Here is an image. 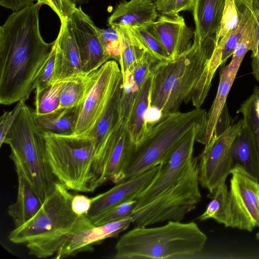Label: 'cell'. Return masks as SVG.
<instances>
[{
    "label": "cell",
    "instance_id": "obj_1",
    "mask_svg": "<svg viewBox=\"0 0 259 259\" xmlns=\"http://www.w3.org/2000/svg\"><path fill=\"white\" fill-rule=\"evenodd\" d=\"M42 5L32 3L10 15L0 27V103L28 98L55 43L45 41L39 27Z\"/></svg>",
    "mask_w": 259,
    "mask_h": 259
},
{
    "label": "cell",
    "instance_id": "obj_2",
    "mask_svg": "<svg viewBox=\"0 0 259 259\" xmlns=\"http://www.w3.org/2000/svg\"><path fill=\"white\" fill-rule=\"evenodd\" d=\"M215 48L214 44L194 40L176 59L153 66L149 107L160 113V120L179 111L183 104L191 103L195 108H201L214 75L222 65Z\"/></svg>",
    "mask_w": 259,
    "mask_h": 259
},
{
    "label": "cell",
    "instance_id": "obj_3",
    "mask_svg": "<svg viewBox=\"0 0 259 259\" xmlns=\"http://www.w3.org/2000/svg\"><path fill=\"white\" fill-rule=\"evenodd\" d=\"M73 195L58 182L35 215L10 232L9 241L25 245L28 253L37 258L55 255L69 237L94 226L87 215L73 211Z\"/></svg>",
    "mask_w": 259,
    "mask_h": 259
},
{
    "label": "cell",
    "instance_id": "obj_4",
    "mask_svg": "<svg viewBox=\"0 0 259 259\" xmlns=\"http://www.w3.org/2000/svg\"><path fill=\"white\" fill-rule=\"evenodd\" d=\"M206 241V235L194 222L170 221L160 227H135L117 242L114 258L184 257L200 253Z\"/></svg>",
    "mask_w": 259,
    "mask_h": 259
},
{
    "label": "cell",
    "instance_id": "obj_5",
    "mask_svg": "<svg viewBox=\"0 0 259 259\" xmlns=\"http://www.w3.org/2000/svg\"><path fill=\"white\" fill-rule=\"evenodd\" d=\"M3 144L10 146V158L16 171L23 174L43 203L58 181L49 164L43 133L35 124L33 111L25 103Z\"/></svg>",
    "mask_w": 259,
    "mask_h": 259
},
{
    "label": "cell",
    "instance_id": "obj_6",
    "mask_svg": "<svg viewBox=\"0 0 259 259\" xmlns=\"http://www.w3.org/2000/svg\"><path fill=\"white\" fill-rule=\"evenodd\" d=\"M42 133L49 164L57 181L69 190L91 192L95 139L84 134Z\"/></svg>",
    "mask_w": 259,
    "mask_h": 259
},
{
    "label": "cell",
    "instance_id": "obj_7",
    "mask_svg": "<svg viewBox=\"0 0 259 259\" xmlns=\"http://www.w3.org/2000/svg\"><path fill=\"white\" fill-rule=\"evenodd\" d=\"M206 114L201 108L186 112L178 111L150 127L142 142L136 147L123 181L161 163L189 132L201 125Z\"/></svg>",
    "mask_w": 259,
    "mask_h": 259
},
{
    "label": "cell",
    "instance_id": "obj_8",
    "mask_svg": "<svg viewBox=\"0 0 259 259\" xmlns=\"http://www.w3.org/2000/svg\"><path fill=\"white\" fill-rule=\"evenodd\" d=\"M201 199L196 157L175 185L149 205L132 213V224L135 227H147L165 221H181L196 208Z\"/></svg>",
    "mask_w": 259,
    "mask_h": 259
},
{
    "label": "cell",
    "instance_id": "obj_9",
    "mask_svg": "<svg viewBox=\"0 0 259 259\" xmlns=\"http://www.w3.org/2000/svg\"><path fill=\"white\" fill-rule=\"evenodd\" d=\"M136 148L125 122L121 119L95 153L92 192L107 182L123 181L124 173Z\"/></svg>",
    "mask_w": 259,
    "mask_h": 259
},
{
    "label": "cell",
    "instance_id": "obj_10",
    "mask_svg": "<svg viewBox=\"0 0 259 259\" xmlns=\"http://www.w3.org/2000/svg\"><path fill=\"white\" fill-rule=\"evenodd\" d=\"M199 127L189 132L159 164L153 180L136 198L137 205L132 213L142 210L157 199L190 168L196 157L193 155L194 145Z\"/></svg>",
    "mask_w": 259,
    "mask_h": 259
},
{
    "label": "cell",
    "instance_id": "obj_11",
    "mask_svg": "<svg viewBox=\"0 0 259 259\" xmlns=\"http://www.w3.org/2000/svg\"><path fill=\"white\" fill-rule=\"evenodd\" d=\"M230 174L228 227L252 232L259 228V181L237 163Z\"/></svg>",
    "mask_w": 259,
    "mask_h": 259
},
{
    "label": "cell",
    "instance_id": "obj_12",
    "mask_svg": "<svg viewBox=\"0 0 259 259\" xmlns=\"http://www.w3.org/2000/svg\"><path fill=\"white\" fill-rule=\"evenodd\" d=\"M243 123V118L230 125L204 148L198 157V180L203 188L212 193L224 183L234 165L231 146Z\"/></svg>",
    "mask_w": 259,
    "mask_h": 259
},
{
    "label": "cell",
    "instance_id": "obj_13",
    "mask_svg": "<svg viewBox=\"0 0 259 259\" xmlns=\"http://www.w3.org/2000/svg\"><path fill=\"white\" fill-rule=\"evenodd\" d=\"M121 77L119 65L114 60L108 61L92 72L90 86L80 104L74 134H84L93 127Z\"/></svg>",
    "mask_w": 259,
    "mask_h": 259
},
{
    "label": "cell",
    "instance_id": "obj_14",
    "mask_svg": "<svg viewBox=\"0 0 259 259\" xmlns=\"http://www.w3.org/2000/svg\"><path fill=\"white\" fill-rule=\"evenodd\" d=\"M70 19L80 54L82 72L90 74L111 59L100 41L97 27L81 7L76 8Z\"/></svg>",
    "mask_w": 259,
    "mask_h": 259
},
{
    "label": "cell",
    "instance_id": "obj_15",
    "mask_svg": "<svg viewBox=\"0 0 259 259\" xmlns=\"http://www.w3.org/2000/svg\"><path fill=\"white\" fill-rule=\"evenodd\" d=\"M159 166L115 184L107 191L94 197L87 217L92 222L109 209L126 201L135 199L153 180Z\"/></svg>",
    "mask_w": 259,
    "mask_h": 259
},
{
    "label": "cell",
    "instance_id": "obj_16",
    "mask_svg": "<svg viewBox=\"0 0 259 259\" xmlns=\"http://www.w3.org/2000/svg\"><path fill=\"white\" fill-rule=\"evenodd\" d=\"M148 28L158 39L171 60L176 59L188 49L194 36V32L179 14L160 13Z\"/></svg>",
    "mask_w": 259,
    "mask_h": 259
},
{
    "label": "cell",
    "instance_id": "obj_17",
    "mask_svg": "<svg viewBox=\"0 0 259 259\" xmlns=\"http://www.w3.org/2000/svg\"><path fill=\"white\" fill-rule=\"evenodd\" d=\"M131 224L130 216L77 232L68 238L54 258L62 259L82 251H90L94 244L107 238L117 237Z\"/></svg>",
    "mask_w": 259,
    "mask_h": 259
},
{
    "label": "cell",
    "instance_id": "obj_18",
    "mask_svg": "<svg viewBox=\"0 0 259 259\" xmlns=\"http://www.w3.org/2000/svg\"><path fill=\"white\" fill-rule=\"evenodd\" d=\"M55 40V82L83 73L70 18L61 21L59 33Z\"/></svg>",
    "mask_w": 259,
    "mask_h": 259
},
{
    "label": "cell",
    "instance_id": "obj_19",
    "mask_svg": "<svg viewBox=\"0 0 259 259\" xmlns=\"http://www.w3.org/2000/svg\"><path fill=\"white\" fill-rule=\"evenodd\" d=\"M239 69L228 64L220 71L219 84L214 100L199 128L196 141L206 145L218 135L219 122L226 106V100Z\"/></svg>",
    "mask_w": 259,
    "mask_h": 259
},
{
    "label": "cell",
    "instance_id": "obj_20",
    "mask_svg": "<svg viewBox=\"0 0 259 259\" xmlns=\"http://www.w3.org/2000/svg\"><path fill=\"white\" fill-rule=\"evenodd\" d=\"M157 6L153 0L121 2L108 19L113 27H148L157 19Z\"/></svg>",
    "mask_w": 259,
    "mask_h": 259
},
{
    "label": "cell",
    "instance_id": "obj_21",
    "mask_svg": "<svg viewBox=\"0 0 259 259\" xmlns=\"http://www.w3.org/2000/svg\"><path fill=\"white\" fill-rule=\"evenodd\" d=\"M226 0H195L192 9L195 23L194 40L200 44L214 43Z\"/></svg>",
    "mask_w": 259,
    "mask_h": 259
},
{
    "label": "cell",
    "instance_id": "obj_22",
    "mask_svg": "<svg viewBox=\"0 0 259 259\" xmlns=\"http://www.w3.org/2000/svg\"><path fill=\"white\" fill-rule=\"evenodd\" d=\"M18 191L16 201L9 205L8 213L12 219L15 228H18L33 218L43 203L23 174L16 171Z\"/></svg>",
    "mask_w": 259,
    "mask_h": 259
},
{
    "label": "cell",
    "instance_id": "obj_23",
    "mask_svg": "<svg viewBox=\"0 0 259 259\" xmlns=\"http://www.w3.org/2000/svg\"><path fill=\"white\" fill-rule=\"evenodd\" d=\"M122 82L121 77L94 125L90 130L83 134L95 139L96 152L102 146L110 132L121 120L120 114V100Z\"/></svg>",
    "mask_w": 259,
    "mask_h": 259
},
{
    "label": "cell",
    "instance_id": "obj_24",
    "mask_svg": "<svg viewBox=\"0 0 259 259\" xmlns=\"http://www.w3.org/2000/svg\"><path fill=\"white\" fill-rule=\"evenodd\" d=\"M233 164L242 166L259 181V169L252 132L244 121L234 140L231 148Z\"/></svg>",
    "mask_w": 259,
    "mask_h": 259
},
{
    "label": "cell",
    "instance_id": "obj_25",
    "mask_svg": "<svg viewBox=\"0 0 259 259\" xmlns=\"http://www.w3.org/2000/svg\"><path fill=\"white\" fill-rule=\"evenodd\" d=\"M151 80L150 74L141 88L130 115L125 122L131 139L136 147L142 142L149 129L146 116L149 107Z\"/></svg>",
    "mask_w": 259,
    "mask_h": 259
},
{
    "label": "cell",
    "instance_id": "obj_26",
    "mask_svg": "<svg viewBox=\"0 0 259 259\" xmlns=\"http://www.w3.org/2000/svg\"><path fill=\"white\" fill-rule=\"evenodd\" d=\"M80 109V104L71 108H60L46 115H33L34 121L37 127L42 133L57 135L73 134Z\"/></svg>",
    "mask_w": 259,
    "mask_h": 259
},
{
    "label": "cell",
    "instance_id": "obj_27",
    "mask_svg": "<svg viewBox=\"0 0 259 259\" xmlns=\"http://www.w3.org/2000/svg\"><path fill=\"white\" fill-rule=\"evenodd\" d=\"M92 73H82L62 81L59 92L60 108H71L82 103L91 84Z\"/></svg>",
    "mask_w": 259,
    "mask_h": 259
},
{
    "label": "cell",
    "instance_id": "obj_28",
    "mask_svg": "<svg viewBox=\"0 0 259 259\" xmlns=\"http://www.w3.org/2000/svg\"><path fill=\"white\" fill-rule=\"evenodd\" d=\"M120 37L119 65L122 79L134 68L146 52L136 40L131 28L115 27Z\"/></svg>",
    "mask_w": 259,
    "mask_h": 259
},
{
    "label": "cell",
    "instance_id": "obj_29",
    "mask_svg": "<svg viewBox=\"0 0 259 259\" xmlns=\"http://www.w3.org/2000/svg\"><path fill=\"white\" fill-rule=\"evenodd\" d=\"M207 197L211 200L207 205L205 211L196 220L200 222L212 219L218 223L228 227L229 213V190L225 182L221 184Z\"/></svg>",
    "mask_w": 259,
    "mask_h": 259
},
{
    "label": "cell",
    "instance_id": "obj_30",
    "mask_svg": "<svg viewBox=\"0 0 259 259\" xmlns=\"http://www.w3.org/2000/svg\"><path fill=\"white\" fill-rule=\"evenodd\" d=\"M61 82H55L42 89L35 90L34 116L46 115L60 108L59 92Z\"/></svg>",
    "mask_w": 259,
    "mask_h": 259
},
{
    "label": "cell",
    "instance_id": "obj_31",
    "mask_svg": "<svg viewBox=\"0 0 259 259\" xmlns=\"http://www.w3.org/2000/svg\"><path fill=\"white\" fill-rule=\"evenodd\" d=\"M132 32L141 48L157 61L171 60L164 48L148 27L131 28Z\"/></svg>",
    "mask_w": 259,
    "mask_h": 259
},
{
    "label": "cell",
    "instance_id": "obj_32",
    "mask_svg": "<svg viewBox=\"0 0 259 259\" xmlns=\"http://www.w3.org/2000/svg\"><path fill=\"white\" fill-rule=\"evenodd\" d=\"M239 19L235 0H226L220 27L215 36V46L224 44L232 31L238 26Z\"/></svg>",
    "mask_w": 259,
    "mask_h": 259
},
{
    "label": "cell",
    "instance_id": "obj_33",
    "mask_svg": "<svg viewBox=\"0 0 259 259\" xmlns=\"http://www.w3.org/2000/svg\"><path fill=\"white\" fill-rule=\"evenodd\" d=\"M97 31L104 50L111 60L118 63L120 58V37L116 28L110 27L101 29L97 27Z\"/></svg>",
    "mask_w": 259,
    "mask_h": 259
},
{
    "label": "cell",
    "instance_id": "obj_34",
    "mask_svg": "<svg viewBox=\"0 0 259 259\" xmlns=\"http://www.w3.org/2000/svg\"><path fill=\"white\" fill-rule=\"evenodd\" d=\"M136 205V199L124 202L105 211L92 223L94 226H99L130 217Z\"/></svg>",
    "mask_w": 259,
    "mask_h": 259
},
{
    "label": "cell",
    "instance_id": "obj_35",
    "mask_svg": "<svg viewBox=\"0 0 259 259\" xmlns=\"http://www.w3.org/2000/svg\"><path fill=\"white\" fill-rule=\"evenodd\" d=\"M254 38V22L246 30L236 46L233 53L232 60L229 64L230 66L239 69L246 53L252 49Z\"/></svg>",
    "mask_w": 259,
    "mask_h": 259
},
{
    "label": "cell",
    "instance_id": "obj_36",
    "mask_svg": "<svg viewBox=\"0 0 259 259\" xmlns=\"http://www.w3.org/2000/svg\"><path fill=\"white\" fill-rule=\"evenodd\" d=\"M55 43L47 62L35 81L34 84L35 90L42 89L55 82L54 74L56 59Z\"/></svg>",
    "mask_w": 259,
    "mask_h": 259
},
{
    "label": "cell",
    "instance_id": "obj_37",
    "mask_svg": "<svg viewBox=\"0 0 259 259\" xmlns=\"http://www.w3.org/2000/svg\"><path fill=\"white\" fill-rule=\"evenodd\" d=\"M254 20V38L251 51L252 74L259 81V1L254 0L253 3Z\"/></svg>",
    "mask_w": 259,
    "mask_h": 259
},
{
    "label": "cell",
    "instance_id": "obj_38",
    "mask_svg": "<svg viewBox=\"0 0 259 259\" xmlns=\"http://www.w3.org/2000/svg\"><path fill=\"white\" fill-rule=\"evenodd\" d=\"M37 2L49 6L58 15L60 21L70 18L77 8L72 0H38Z\"/></svg>",
    "mask_w": 259,
    "mask_h": 259
},
{
    "label": "cell",
    "instance_id": "obj_39",
    "mask_svg": "<svg viewBox=\"0 0 259 259\" xmlns=\"http://www.w3.org/2000/svg\"><path fill=\"white\" fill-rule=\"evenodd\" d=\"M28 98H24L17 102L15 108L10 111H5L0 118V146L2 147L4 141L12 125L16 120L22 106Z\"/></svg>",
    "mask_w": 259,
    "mask_h": 259
},
{
    "label": "cell",
    "instance_id": "obj_40",
    "mask_svg": "<svg viewBox=\"0 0 259 259\" xmlns=\"http://www.w3.org/2000/svg\"><path fill=\"white\" fill-rule=\"evenodd\" d=\"M94 200V197L90 198L84 195H73L71 200L72 209L78 215H87Z\"/></svg>",
    "mask_w": 259,
    "mask_h": 259
},
{
    "label": "cell",
    "instance_id": "obj_41",
    "mask_svg": "<svg viewBox=\"0 0 259 259\" xmlns=\"http://www.w3.org/2000/svg\"><path fill=\"white\" fill-rule=\"evenodd\" d=\"M195 0H170L164 10L165 14H176L184 11L192 10Z\"/></svg>",
    "mask_w": 259,
    "mask_h": 259
},
{
    "label": "cell",
    "instance_id": "obj_42",
    "mask_svg": "<svg viewBox=\"0 0 259 259\" xmlns=\"http://www.w3.org/2000/svg\"><path fill=\"white\" fill-rule=\"evenodd\" d=\"M38 0H0V5L7 9H11L13 12L21 10L27 6Z\"/></svg>",
    "mask_w": 259,
    "mask_h": 259
},
{
    "label": "cell",
    "instance_id": "obj_43",
    "mask_svg": "<svg viewBox=\"0 0 259 259\" xmlns=\"http://www.w3.org/2000/svg\"><path fill=\"white\" fill-rule=\"evenodd\" d=\"M244 120V121L250 128L253 136L256 147L259 169V121L255 120Z\"/></svg>",
    "mask_w": 259,
    "mask_h": 259
},
{
    "label": "cell",
    "instance_id": "obj_44",
    "mask_svg": "<svg viewBox=\"0 0 259 259\" xmlns=\"http://www.w3.org/2000/svg\"><path fill=\"white\" fill-rule=\"evenodd\" d=\"M155 3L157 10L160 12H162L167 6L170 0H153Z\"/></svg>",
    "mask_w": 259,
    "mask_h": 259
},
{
    "label": "cell",
    "instance_id": "obj_45",
    "mask_svg": "<svg viewBox=\"0 0 259 259\" xmlns=\"http://www.w3.org/2000/svg\"><path fill=\"white\" fill-rule=\"evenodd\" d=\"M254 0H235L236 5L239 4L249 7H252Z\"/></svg>",
    "mask_w": 259,
    "mask_h": 259
},
{
    "label": "cell",
    "instance_id": "obj_46",
    "mask_svg": "<svg viewBox=\"0 0 259 259\" xmlns=\"http://www.w3.org/2000/svg\"><path fill=\"white\" fill-rule=\"evenodd\" d=\"M74 3H82L87 2L88 0H72Z\"/></svg>",
    "mask_w": 259,
    "mask_h": 259
},
{
    "label": "cell",
    "instance_id": "obj_47",
    "mask_svg": "<svg viewBox=\"0 0 259 259\" xmlns=\"http://www.w3.org/2000/svg\"><path fill=\"white\" fill-rule=\"evenodd\" d=\"M256 239H259V232L256 233Z\"/></svg>",
    "mask_w": 259,
    "mask_h": 259
},
{
    "label": "cell",
    "instance_id": "obj_48",
    "mask_svg": "<svg viewBox=\"0 0 259 259\" xmlns=\"http://www.w3.org/2000/svg\"><path fill=\"white\" fill-rule=\"evenodd\" d=\"M258 1H259V0H258Z\"/></svg>",
    "mask_w": 259,
    "mask_h": 259
}]
</instances>
